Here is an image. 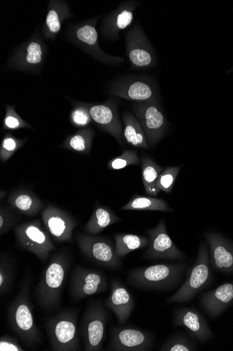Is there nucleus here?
<instances>
[{"mask_svg": "<svg viewBox=\"0 0 233 351\" xmlns=\"http://www.w3.org/2000/svg\"><path fill=\"white\" fill-rule=\"evenodd\" d=\"M30 278H25L18 295L8 307V322L11 329L30 348L42 342V335L37 326L29 300Z\"/></svg>", "mask_w": 233, "mask_h": 351, "instance_id": "f257e3e1", "label": "nucleus"}, {"mask_svg": "<svg viewBox=\"0 0 233 351\" xmlns=\"http://www.w3.org/2000/svg\"><path fill=\"white\" fill-rule=\"evenodd\" d=\"M70 266L68 254L61 252L53 255L43 270L36 290L37 300L43 309L51 311L58 306Z\"/></svg>", "mask_w": 233, "mask_h": 351, "instance_id": "f03ea898", "label": "nucleus"}, {"mask_svg": "<svg viewBox=\"0 0 233 351\" xmlns=\"http://www.w3.org/2000/svg\"><path fill=\"white\" fill-rule=\"evenodd\" d=\"M187 264H158L135 269L129 272L127 281L139 289L165 291L178 285Z\"/></svg>", "mask_w": 233, "mask_h": 351, "instance_id": "7ed1b4c3", "label": "nucleus"}, {"mask_svg": "<svg viewBox=\"0 0 233 351\" xmlns=\"http://www.w3.org/2000/svg\"><path fill=\"white\" fill-rule=\"evenodd\" d=\"M77 322L78 313L74 310L60 312L49 319L46 329L52 350H81Z\"/></svg>", "mask_w": 233, "mask_h": 351, "instance_id": "20e7f679", "label": "nucleus"}, {"mask_svg": "<svg viewBox=\"0 0 233 351\" xmlns=\"http://www.w3.org/2000/svg\"><path fill=\"white\" fill-rule=\"evenodd\" d=\"M213 274L208 245L202 243L199 247L195 264L187 273L181 288L167 300L168 303H183L190 301L211 283Z\"/></svg>", "mask_w": 233, "mask_h": 351, "instance_id": "39448f33", "label": "nucleus"}, {"mask_svg": "<svg viewBox=\"0 0 233 351\" xmlns=\"http://www.w3.org/2000/svg\"><path fill=\"white\" fill-rule=\"evenodd\" d=\"M14 232L20 247L35 254L44 263L55 250L51 236L39 219L23 223L15 228Z\"/></svg>", "mask_w": 233, "mask_h": 351, "instance_id": "423d86ee", "label": "nucleus"}, {"mask_svg": "<svg viewBox=\"0 0 233 351\" xmlns=\"http://www.w3.org/2000/svg\"><path fill=\"white\" fill-rule=\"evenodd\" d=\"M98 17L73 25L68 31V37L72 43L84 52L107 65H120L125 62L121 57L109 55L98 45L96 28Z\"/></svg>", "mask_w": 233, "mask_h": 351, "instance_id": "0eeeda50", "label": "nucleus"}, {"mask_svg": "<svg viewBox=\"0 0 233 351\" xmlns=\"http://www.w3.org/2000/svg\"><path fill=\"white\" fill-rule=\"evenodd\" d=\"M109 94L118 98L144 103L159 101L160 94L154 81L148 77H125L114 82Z\"/></svg>", "mask_w": 233, "mask_h": 351, "instance_id": "6e6552de", "label": "nucleus"}, {"mask_svg": "<svg viewBox=\"0 0 233 351\" xmlns=\"http://www.w3.org/2000/svg\"><path fill=\"white\" fill-rule=\"evenodd\" d=\"M107 322L108 315L101 302H94L87 306L81 326L85 350H102Z\"/></svg>", "mask_w": 233, "mask_h": 351, "instance_id": "1a4fd4ad", "label": "nucleus"}, {"mask_svg": "<svg viewBox=\"0 0 233 351\" xmlns=\"http://www.w3.org/2000/svg\"><path fill=\"white\" fill-rule=\"evenodd\" d=\"M125 43L126 56L131 68L148 70L156 66V52L139 24L126 34Z\"/></svg>", "mask_w": 233, "mask_h": 351, "instance_id": "9d476101", "label": "nucleus"}, {"mask_svg": "<svg viewBox=\"0 0 233 351\" xmlns=\"http://www.w3.org/2000/svg\"><path fill=\"white\" fill-rule=\"evenodd\" d=\"M132 110L143 128L149 146L154 147L164 137L169 128L159 101L135 103Z\"/></svg>", "mask_w": 233, "mask_h": 351, "instance_id": "9b49d317", "label": "nucleus"}, {"mask_svg": "<svg viewBox=\"0 0 233 351\" xmlns=\"http://www.w3.org/2000/svg\"><path fill=\"white\" fill-rule=\"evenodd\" d=\"M77 240L81 251L90 261L108 269L121 267V258L118 256L113 243L109 239L78 233Z\"/></svg>", "mask_w": 233, "mask_h": 351, "instance_id": "f8f14e48", "label": "nucleus"}, {"mask_svg": "<svg viewBox=\"0 0 233 351\" xmlns=\"http://www.w3.org/2000/svg\"><path fill=\"white\" fill-rule=\"evenodd\" d=\"M46 51V47L40 36H34L13 53L8 62V67L13 70L38 74L43 66Z\"/></svg>", "mask_w": 233, "mask_h": 351, "instance_id": "ddd939ff", "label": "nucleus"}, {"mask_svg": "<svg viewBox=\"0 0 233 351\" xmlns=\"http://www.w3.org/2000/svg\"><path fill=\"white\" fill-rule=\"evenodd\" d=\"M108 289L105 274L100 271L77 266L73 271L70 293L75 300L105 293Z\"/></svg>", "mask_w": 233, "mask_h": 351, "instance_id": "4468645a", "label": "nucleus"}, {"mask_svg": "<svg viewBox=\"0 0 233 351\" xmlns=\"http://www.w3.org/2000/svg\"><path fill=\"white\" fill-rule=\"evenodd\" d=\"M146 234L150 244L145 252V258L176 261L185 258V254L176 246L169 237L163 219H161L154 228L147 230Z\"/></svg>", "mask_w": 233, "mask_h": 351, "instance_id": "2eb2a0df", "label": "nucleus"}, {"mask_svg": "<svg viewBox=\"0 0 233 351\" xmlns=\"http://www.w3.org/2000/svg\"><path fill=\"white\" fill-rule=\"evenodd\" d=\"M107 350H151L154 337L152 334L134 326L113 327Z\"/></svg>", "mask_w": 233, "mask_h": 351, "instance_id": "dca6fc26", "label": "nucleus"}, {"mask_svg": "<svg viewBox=\"0 0 233 351\" xmlns=\"http://www.w3.org/2000/svg\"><path fill=\"white\" fill-rule=\"evenodd\" d=\"M118 101L109 99L102 104H87L92 121L104 132L111 135L121 145H124L123 127L118 114Z\"/></svg>", "mask_w": 233, "mask_h": 351, "instance_id": "f3484780", "label": "nucleus"}, {"mask_svg": "<svg viewBox=\"0 0 233 351\" xmlns=\"http://www.w3.org/2000/svg\"><path fill=\"white\" fill-rule=\"evenodd\" d=\"M42 219L44 227L55 241H72L73 232L78 222L70 213L49 204L42 210Z\"/></svg>", "mask_w": 233, "mask_h": 351, "instance_id": "a211bd4d", "label": "nucleus"}, {"mask_svg": "<svg viewBox=\"0 0 233 351\" xmlns=\"http://www.w3.org/2000/svg\"><path fill=\"white\" fill-rule=\"evenodd\" d=\"M205 239L210 245L212 267L224 274H233V243L217 233H206Z\"/></svg>", "mask_w": 233, "mask_h": 351, "instance_id": "6ab92c4d", "label": "nucleus"}, {"mask_svg": "<svg viewBox=\"0 0 233 351\" xmlns=\"http://www.w3.org/2000/svg\"><path fill=\"white\" fill-rule=\"evenodd\" d=\"M174 326L185 328L191 337L204 343L213 337L204 316L194 308L182 307L174 313Z\"/></svg>", "mask_w": 233, "mask_h": 351, "instance_id": "aec40b11", "label": "nucleus"}, {"mask_svg": "<svg viewBox=\"0 0 233 351\" xmlns=\"http://www.w3.org/2000/svg\"><path fill=\"white\" fill-rule=\"evenodd\" d=\"M139 4L137 1L121 3L103 21L101 27L103 36L111 40H116L120 32L127 28L134 21L135 12Z\"/></svg>", "mask_w": 233, "mask_h": 351, "instance_id": "412c9836", "label": "nucleus"}, {"mask_svg": "<svg viewBox=\"0 0 233 351\" xmlns=\"http://www.w3.org/2000/svg\"><path fill=\"white\" fill-rule=\"evenodd\" d=\"M105 306L115 315L120 325L124 326L134 311L135 301L124 284L117 279L111 282V293Z\"/></svg>", "mask_w": 233, "mask_h": 351, "instance_id": "4be33fe9", "label": "nucleus"}, {"mask_svg": "<svg viewBox=\"0 0 233 351\" xmlns=\"http://www.w3.org/2000/svg\"><path fill=\"white\" fill-rule=\"evenodd\" d=\"M202 307L212 317H216L233 304V281L204 293L201 299Z\"/></svg>", "mask_w": 233, "mask_h": 351, "instance_id": "5701e85b", "label": "nucleus"}, {"mask_svg": "<svg viewBox=\"0 0 233 351\" xmlns=\"http://www.w3.org/2000/svg\"><path fill=\"white\" fill-rule=\"evenodd\" d=\"M73 17L68 3L61 0L50 1L48 12L43 25L44 37L53 40L59 33L64 21Z\"/></svg>", "mask_w": 233, "mask_h": 351, "instance_id": "b1692460", "label": "nucleus"}, {"mask_svg": "<svg viewBox=\"0 0 233 351\" xmlns=\"http://www.w3.org/2000/svg\"><path fill=\"white\" fill-rule=\"evenodd\" d=\"M8 202L9 206L20 214L35 217L42 211L44 203L34 193L25 189L12 191Z\"/></svg>", "mask_w": 233, "mask_h": 351, "instance_id": "393cba45", "label": "nucleus"}, {"mask_svg": "<svg viewBox=\"0 0 233 351\" xmlns=\"http://www.w3.org/2000/svg\"><path fill=\"white\" fill-rule=\"evenodd\" d=\"M122 219L111 208L97 202L84 230L88 234L96 235Z\"/></svg>", "mask_w": 233, "mask_h": 351, "instance_id": "a878e982", "label": "nucleus"}, {"mask_svg": "<svg viewBox=\"0 0 233 351\" xmlns=\"http://www.w3.org/2000/svg\"><path fill=\"white\" fill-rule=\"evenodd\" d=\"M124 123L123 137L129 145L141 149H148L146 134L139 119L129 112L122 115Z\"/></svg>", "mask_w": 233, "mask_h": 351, "instance_id": "bb28decb", "label": "nucleus"}, {"mask_svg": "<svg viewBox=\"0 0 233 351\" xmlns=\"http://www.w3.org/2000/svg\"><path fill=\"white\" fill-rule=\"evenodd\" d=\"M142 180L146 193L150 197H156L159 193L156 189V182L160 174L163 171V168L155 162L153 159L147 154H143L141 157Z\"/></svg>", "mask_w": 233, "mask_h": 351, "instance_id": "cd10ccee", "label": "nucleus"}, {"mask_svg": "<svg viewBox=\"0 0 233 351\" xmlns=\"http://www.w3.org/2000/svg\"><path fill=\"white\" fill-rule=\"evenodd\" d=\"M94 134L95 132L91 127L84 128V129H81L66 137L60 147L75 152L89 155L91 152Z\"/></svg>", "mask_w": 233, "mask_h": 351, "instance_id": "c85d7f7f", "label": "nucleus"}, {"mask_svg": "<svg viewBox=\"0 0 233 351\" xmlns=\"http://www.w3.org/2000/svg\"><path fill=\"white\" fill-rule=\"evenodd\" d=\"M114 239L115 252L120 258H124L133 251L145 248L150 244L148 237L139 235L118 234Z\"/></svg>", "mask_w": 233, "mask_h": 351, "instance_id": "c756f323", "label": "nucleus"}, {"mask_svg": "<svg viewBox=\"0 0 233 351\" xmlns=\"http://www.w3.org/2000/svg\"><path fill=\"white\" fill-rule=\"evenodd\" d=\"M122 210H142V211H161L172 212L173 209L169 204L161 199L146 197L136 195L131 197L130 201L125 204Z\"/></svg>", "mask_w": 233, "mask_h": 351, "instance_id": "7c9ffc66", "label": "nucleus"}, {"mask_svg": "<svg viewBox=\"0 0 233 351\" xmlns=\"http://www.w3.org/2000/svg\"><path fill=\"white\" fill-rule=\"evenodd\" d=\"M141 158L139 156L137 150L124 149L120 156L115 157L107 165L111 171H119L130 166H139Z\"/></svg>", "mask_w": 233, "mask_h": 351, "instance_id": "2f4dec72", "label": "nucleus"}, {"mask_svg": "<svg viewBox=\"0 0 233 351\" xmlns=\"http://www.w3.org/2000/svg\"><path fill=\"white\" fill-rule=\"evenodd\" d=\"M27 141V138L19 139L10 133L3 138L0 145V160L3 163L8 162L12 156L20 149Z\"/></svg>", "mask_w": 233, "mask_h": 351, "instance_id": "473e14b6", "label": "nucleus"}, {"mask_svg": "<svg viewBox=\"0 0 233 351\" xmlns=\"http://www.w3.org/2000/svg\"><path fill=\"white\" fill-rule=\"evenodd\" d=\"M14 278V267L11 261L5 255L0 258V294L5 295L12 288Z\"/></svg>", "mask_w": 233, "mask_h": 351, "instance_id": "72a5a7b5", "label": "nucleus"}, {"mask_svg": "<svg viewBox=\"0 0 233 351\" xmlns=\"http://www.w3.org/2000/svg\"><path fill=\"white\" fill-rule=\"evenodd\" d=\"M21 129L32 130L33 128L18 115L14 106L8 105L3 121V130L12 132Z\"/></svg>", "mask_w": 233, "mask_h": 351, "instance_id": "f704fd0d", "label": "nucleus"}, {"mask_svg": "<svg viewBox=\"0 0 233 351\" xmlns=\"http://www.w3.org/2000/svg\"><path fill=\"white\" fill-rule=\"evenodd\" d=\"M180 171V167H172L163 170L156 182V189L166 194H171Z\"/></svg>", "mask_w": 233, "mask_h": 351, "instance_id": "c9c22d12", "label": "nucleus"}, {"mask_svg": "<svg viewBox=\"0 0 233 351\" xmlns=\"http://www.w3.org/2000/svg\"><path fill=\"white\" fill-rule=\"evenodd\" d=\"M74 106L70 112V122L74 126L84 129L92 121L86 103L75 102Z\"/></svg>", "mask_w": 233, "mask_h": 351, "instance_id": "e433bc0d", "label": "nucleus"}, {"mask_svg": "<svg viewBox=\"0 0 233 351\" xmlns=\"http://www.w3.org/2000/svg\"><path fill=\"white\" fill-rule=\"evenodd\" d=\"M160 350L163 351H191L195 350L193 342L184 334H177L166 341Z\"/></svg>", "mask_w": 233, "mask_h": 351, "instance_id": "4c0bfd02", "label": "nucleus"}, {"mask_svg": "<svg viewBox=\"0 0 233 351\" xmlns=\"http://www.w3.org/2000/svg\"><path fill=\"white\" fill-rule=\"evenodd\" d=\"M12 209L3 204L0 206V235L1 236L8 234L15 227L18 220L14 213L15 210Z\"/></svg>", "mask_w": 233, "mask_h": 351, "instance_id": "58836bf2", "label": "nucleus"}, {"mask_svg": "<svg viewBox=\"0 0 233 351\" xmlns=\"http://www.w3.org/2000/svg\"><path fill=\"white\" fill-rule=\"evenodd\" d=\"M0 350L1 351H24L25 349L19 344L14 337L6 335L0 338Z\"/></svg>", "mask_w": 233, "mask_h": 351, "instance_id": "ea45409f", "label": "nucleus"}, {"mask_svg": "<svg viewBox=\"0 0 233 351\" xmlns=\"http://www.w3.org/2000/svg\"><path fill=\"white\" fill-rule=\"evenodd\" d=\"M6 195H7L6 191L1 190V191H0V199H4V197H6Z\"/></svg>", "mask_w": 233, "mask_h": 351, "instance_id": "a19ab883", "label": "nucleus"}]
</instances>
